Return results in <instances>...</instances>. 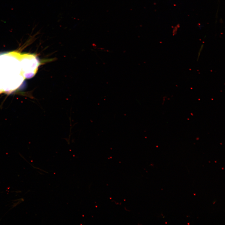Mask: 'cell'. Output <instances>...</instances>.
Segmentation results:
<instances>
[{"instance_id":"cell-1","label":"cell","mask_w":225,"mask_h":225,"mask_svg":"<svg viewBox=\"0 0 225 225\" xmlns=\"http://www.w3.org/2000/svg\"><path fill=\"white\" fill-rule=\"evenodd\" d=\"M203 48V47H201V48H200V49L199 50V52H198V58H199V56L201 52L202 51V50Z\"/></svg>"}]
</instances>
